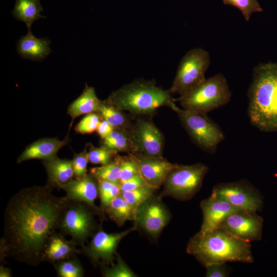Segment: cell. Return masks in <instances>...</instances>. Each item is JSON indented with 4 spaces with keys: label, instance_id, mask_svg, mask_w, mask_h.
Listing matches in <instances>:
<instances>
[{
    "label": "cell",
    "instance_id": "obj_1",
    "mask_svg": "<svg viewBox=\"0 0 277 277\" xmlns=\"http://www.w3.org/2000/svg\"><path fill=\"white\" fill-rule=\"evenodd\" d=\"M46 184L22 189L5 208L3 235L0 241L1 262L11 258L32 266L43 261L50 236L58 229L68 199L52 193Z\"/></svg>",
    "mask_w": 277,
    "mask_h": 277
},
{
    "label": "cell",
    "instance_id": "obj_2",
    "mask_svg": "<svg viewBox=\"0 0 277 277\" xmlns=\"http://www.w3.org/2000/svg\"><path fill=\"white\" fill-rule=\"evenodd\" d=\"M248 98L251 124L263 132L277 131V63L260 64L253 68Z\"/></svg>",
    "mask_w": 277,
    "mask_h": 277
},
{
    "label": "cell",
    "instance_id": "obj_3",
    "mask_svg": "<svg viewBox=\"0 0 277 277\" xmlns=\"http://www.w3.org/2000/svg\"><path fill=\"white\" fill-rule=\"evenodd\" d=\"M186 252L205 267L212 263H252L254 261L250 242L237 238L220 228L195 233L190 239Z\"/></svg>",
    "mask_w": 277,
    "mask_h": 277
},
{
    "label": "cell",
    "instance_id": "obj_4",
    "mask_svg": "<svg viewBox=\"0 0 277 277\" xmlns=\"http://www.w3.org/2000/svg\"><path fill=\"white\" fill-rule=\"evenodd\" d=\"M106 102L136 116L150 115L158 108L176 105L169 90L157 86L154 80L138 79L112 92Z\"/></svg>",
    "mask_w": 277,
    "mask_h": 277
},
{
    "label": "cell",
    "instance_id": "obj_5",
    "mask_svg": "<svg viewBox=\"0 0 277 277\" xmlns=\"http://www.w3.org/2000/svg\"><path fill=\"white\" fill-rule=\"evenodd\" d=\"M231 96L226 78L222 73H217L206 78L177 100L183 109L207 114L227 104Z\"/></svg>",
    "mask_w": 277,
    "mask_h": 277
},
{
    "label": "cell",
    "instance_id": "obj_6",
    "mask_svg": "<svg viewBox=\"0 0 277 277\" xmlns=\"http://www.w3.org/2000/svg\"><path fill=\"white\" fill-rule=\"evenodd\" d=\"M179 116L183 127L193 143L208 153L216 152L219 144L225 139L224 134L207 113L181 109L177 106L173 109Z\"/></svg>",
    "mask_w": 277,
    "mask_h": 277
},
{
    "label": "cell",
    "instance_id": "obj_7",
    "mask_svg": "<svg viewBox=\"0 0 277 277\" xmlns=\"http://www.w3.org/2000/svg\"><path fill=\"white\" fill-rule=\"evenodd\" d=\"M94 213L98 214L86 204L68 200L58 229L63 234L69 235L77 246L82 247L88 238L98 230Z\"/></svg>",
    "mask_w": 277,
    "mask_h": 277
},
{
    "label": "cell",
    "instance_id": "obj_8",
    "mask_svg": "<svg viewBox=\"0 0 277 277\" xmlns=\"http://www.w3.org/2000/svg\"><path fill=\"white\" fill-rule=\"evenodd\" d=\"M209 168L197 163L190 165L177 164L168 173L160 195L181 201L192 199L200 190Z\"/></svg>",
    "mask_w": 277,
    "mask_h": 277
},
{
    "label": "cell",
    "instance_id": "obj_9",
    "mask_svg": "<svg viewBox=\"0 0 277 277\" xmlns=\"http://www.w3.org/2000/svg\"><path fill=\"white\" fill-rule=\"evenodd\" d=\"M210 64L209 53L202 48L187 51L180 62L170 92L182 95L205 79Z\"/></svg>",
    "mask_w": 277,
    "mask_h": 277
},
{
    "label": "cell",
    "instance_id": "obj_10",
    "mask_svg": "<svg viewBox=\"0 0 277 277\" xmlns=\"http://www.w3.org/2000/svg\"><path fill=\"white\" fill-rule=\"evenodd\" d=\"M162 198L160 195L154 194L135 210L134 226L153 239L158 238L171 218V214Z\"/></svg>",
    "mask_w": 277,
    "mask_h": 277
},
{
    "label": "cell",
    "instance_id": "obj_11",
    "mask_svg": "<svg viewBox=\"0 0 277 277\" xmlns=\"http://www.w3.org/2000/svg\"><path fill=\"white\" fill-rule=\"evenodd\" d=\"M212 193L223 198L238 210L257 212L263 206L261 194L246 180L218 184L213 187Z\"/></svg>",
    "mask_w": 277,
    "mask_h": 277
},
{
    "label": "cell",
    "instance_id": "obj_12",
    "mask_svg": "<svg viewBox=\"0 0 277 277\" xmlns=\"http://www.w3.org/2000/svg\"><path fill=\"white\" fill-rule=\"evenodd\" d=\"M134 230H136L134 226L117 233L98 230L92 236L90 242L81 247V253L87 256L93 264L101 266L111 265L116 256V248L120 241Z\"/></svg>",
    "mask_w": 277,
    "mask_h": 277
},
{
    "label": "cell",
    "instance_id": "obj_13",
    "mask_svg": "<svg viewBox=\"0 0 277 277\" xmlns=\"http://www.w3.org/2000/svg\"><path fill=\"white\" fill-rule=\"evenodd\" d=\"M133 146V154L162 157L164 137L150 121L138 119L133 123L130 130Z\"/></svg>",
    "mask_w": 277,
    "mask_h": 277
},
{
    "label": "cell",
    "instance_id": "obj_14",
    "mask_svg": "<svg viewBox=\"0 0 277 277\" xmlns=\"http://www.w3.org/2000/svg\"><path fill=\"white\" fill-rule=\"evenodd\" d=\"M263 225V219L257 212L238 210L224 219L218 228L251 243L262 239Z\"/></svg>",
    "mask_w": 277,
    "mask_h": 277
},
{
    "label": "cell",
    "instance_id": "obj_15",
    "mask_svg": "<svg viewBox=\"0 0 277 277\" xmlns=\"http://www.w3.org/2000/svg\"><path fill=\"white\" fill-rule=\"evenodd\" d=\"M133 155L137 164L138 173L147 185L156 190L163 184L168 173L177 165L169 162L163 157Z\"/></svg>",
    "mask_w": 277,
    "mask_h": 277
},
{
    "label": "cell",
    "instance_id": "obj_16",
    "mask_svg": "<svg viewBox=\"0 0 277 277\" xmlns=\"http://www.w3.org/2000/svg\"><path fill=\"white\" fill-rule=\"evenodd\" d=\"M203 213V222L200 232L206 233L217 228L223 221L238 210L223 198L211 193L200 205Z\"/></svg>",
    "mask_w": 277,
    "mask_h": 277
},
{
    "label": "cell",
    "instance_id": "obj_17",
    "mask_svg": "<svg viewBox=\"0 0 277 277\" xmlns=\"http://www.w3.org/2000/svg\"><path fill=\"white\" fill-rule=\"evenodd\" d=\"M62 189L66 192L65 197L68 200L84 203L101 216L104 213L94 204L98 195V181L90 172L82 179L72 180Z\"/></svg>",
    "mask_w": 277,
    "mask_h": 277
},
{
    "label": "cell",
    "instance_id": "obj_18",
    "mask_svg": "<svg viewBox=\"0 0 277 277\" xmlns=\"http://www.w3.org/2000/svg\"><path fill=\"white\" fill-rule=\"evenodd\" d=\"M69 143L68 135L64 140L56 137L39 139L26 147L18 156L17 163L32 159L48 161L56 157L57 153Z\"/></svg>",
    "mask_w": 277,
    "mask_h": 277
},
{
    "label": "cell",
    "instance_id": "obj_19",
    "mask_svg": "<svg viewBox=\"0 0 277 277\" xmlns=\"http://www.w3.org/2000/svg\"><path fill=\"white\" fill-rule=\"evenodd\" d=\"M61 232H54L49 238L43 250V261L52 264L55 262L69 259L81 253L75 243L65 238Z\"/></svg>",
    "mask_w": 277,
    "mask_h": 277
},
{
    "label": "cell",
    "instance_id": "obj_20",
    "mask_svg": "<svg viewBox=\"0 0 277 277\" xmlns=\"http://www.w3.org/2000/svg\"><path fill=\"white\" fill-rule=\"evenodd\" d=\"M51 41L47 37L37 38L28 29L25 35L21 36L16 44V51L23 58L42 61L51 52Z\"/></svg>",
    "mask_w": 277,
    "mask_h": 277
},
{
    "label": "cell",
    "instance_id": "obj_21",
    "mask_svg": "<svg viewBox=\"0 0 277 277\" xmlns=\"http://www.w3.org/2000/svg\"><path fill=\"white\" fill-rule=\"evenodd\" d=\"M43 164L47 174V184L53 189H62L74 177L72 160L56 156L52 160L43 161Z\"/></svg>",
    "mask_w": 277,
    "mask_h": 277
},
{
    "label": "cell",
    "instance_id": "obj_22",
    "mask_svg": "<svg viewBox=\"0 0 277 277\" xmlns=\"http://www.w3.org/2000/svg\"><path fill=\"white\" fill-rule=\"evenodd\" d=\"M101 101L97 97L94 88L86 84L81 94L69 105L67 113L74 120L83 114L97 112Z\"/></svg>",
    "mask_w": 277,
    "mask_h": 277
},
{
    "label": "cell",
    "instance_id": "obj_23",
    "mask_svg": "<svg viewBox=\"0 0 277 277\" xmlns=\"http://www.w3.org/2000/svg\"><path fill=\"white\" fill-rule=\"evenodd\" d=\"M42 11L39 0H16L12 13L16 19L24 22L27 29H31V25L35 21L46 17L41 15Z\"/></svg>",
    "mask_w": 277,
    "mask_h": 277
},
{
    "label": "cell",
    "instance_id": "obj_24",
    "mask_svg": "<svg viewBox=\"0 0 277 277\" xmlns=\"http://www.w3.org/2000/svg\"><path fill=\"white\" fill-rule=\"evenodd\" d=\"M101 146L116 153L132 154L133 146L130 131L114 128L109 135L101 139Z\"/></svg>",
    "mask_w": 277,
    "mask_h": 277
},
{
    "label": "cell",
    "instance_id": "obj_25",
    "mask_svg": "<svg viewBox=\"0 0 277 277\" xmlns=\"http://www.w3.org/2000/svg\"><path fill=\"white\" fill-rule=\"evenodd\" d=\"M97 113L101 118L108 122L114 128L130 131L133 123L126 113L105 101H102Z\"/></svg>",
    "mask_w": 277,
    "mask_h": 277
},
{
    "label": "cell",
    "instance_id": "obj_26",
    "mask_svg": "<svg viewBox=\"0 0 277 277\" xmlns=\"http://www.w3.org/2000/svg\"><path fill=\"white\" fill-rule=\"evenodd\" d=\"M105 213L121 227L127 221H134L135 209L119 194L111 201Z\"/></svg>",
    "mask_w": 277,
    "mask_h": 277
},
{
    "label": "cell",
    "instance_id": "obj_27",
    "mask_svg": "<svg viewBox=\"0 0 277 277\" xmlns=\"http://www.w3.org/2000/svg\"><path fill=\"white\" fill-rule=\"evenodd\" d=\"M121 156L117 154L109 163L91 168L90 173L97 180L120 182Z\"/></svg>",
    "mask_w": 277,
    "mask_h": 277
},
{
    "label": "cell",
    "instance_id": "obj_28",
    "mask_svg": "<svg viewBox=\"0 0 277 277\" xmlns=\"http://www.w3.org/2000/svg\"><path fill=\"white\" fill-rule=\"evenodd\" d=\"M52 264L57 276L83 277L85 275L84 268L76 256L55 262Z\"/></svg>",
    "mask_w": 277,
    "mask_h": 277
},
{
    "label": "cell",
    "instance_id": "obj_29",
    "mask_svg": "<svg viewBox=\"0 0 277 277\" xmlns=\"http://www.w3.org/2000/svg\"><path fill=\"white\" fill-rule=\"evenodd\" d=\"M98 181V196L100 199V208L105 213V210L120 192V183L107 181Z\"/></svg>",
    "mask_w": 277,
    "mask_h": 277
},
{
    "label": "cell",
    "instance_id": "obj_30",
    "mask_svg": "<svg viewBox=\"0 0 277 277\" xmlns=\"http://www.w3.org/2000/svg\"><path fill=\"white\" fill-rule=\"evenodd\" d=\"M156 190L146 185L131 191L121 192L120 194L136 210L139 205L153 195Z\"/></svg>",
    "mask_w": 277,
    "mask_h": 277
},
{
    "label": "cell",
    "instance_id": "obj_31",
    "mask_svg": "<svg viewBox=\"0 0 277 277\" xmlns=\"http://www.w3.org/2000/svg\"><path fill=\"white\" fill-rule=\"evenodd\" d=\"M108 266H102L101 273L105 277H135L136 274L129 268L123 259L116 255V263Z\"/></svg>",
    "mask_w": 277,
    "mask_h": 277
},
{
    "label": "cell",
    "instance_id": "obj_32",
    "mask_svg": "<svg viewBox=\"0 0 277 277\" xmlns=\"http://www.w3.org/2000/svg\"><path fill=\"white\" fill-rule=\"evenodd\" d=\"M226 5H231L240 10L245 19L249 21L252 14L255 12H261L263 9L258 0H222Z\"/></svg>",
    "mask_w": 277,
    "mask_h": 277
},
{
    "label": "cell",
    "instance_id": "obj_33",
    "mask_svg": "<svg viewBox=\"0 0 277 277\" xmlns=\"http://www.w3.org/2000/svg\"><path fill=\"white\" fill-rule=\"evenodd\" d=\"M117 153L107 149L102 146L95 147L89 146V162L92 164L103 165L112 161Z\"/></svg>",
    "mask_w": 277,
    "mask_h": 277
},
{
    "label": "cell",
    "instance_id": "obj_34",
    "mask_svg": "<svg viewBox=\"0 0 277 277\" xmlns=\"http://www.w3.org/2000/svg\"><path fill=\"white\" fill-rule=\"evenodd\" d=\"M101 120L97 112L86 114L75 127L74 130L77 133L82 134H91L96 130Z\"/></svg>",
    "mask_w": 277,
    "mask_h": 277
},
{
    "label": "cell",
    "instance_id": "obj_35",
    "mask_svg": "<svg viewBox=\"0 0 277 277\" xmlns=\"http://www.w3.org/2000/svg\"><path fill=\"white\" fill-rule=\"evenodd\" d=\"M138 173L137 164L134 155L128 154L121 156L120 182H124Z\"/></svg>",
    "mask_w": 277,
    "mask_h": 277
},
{
    "label": "cell",
    "instance_id": "obj_36",
    "mask_svg": "<svg viewBox=\"0 0 277 277\" xmlns=\"http://www.w3.org/2000/svg\"><path fill=\"white\" fill-rule=\"evenodd\" d=\"M88 162V152L87 151L86 147L82 152L74 155L72 164L75 179H80L87 174Z\"/></svg>",
    "mask_w": 277,
    "mask_h": 277
},
{
    "label": "cell",
    "instance_id": "obj_37",
    "mask_svg": "<svg viewBox=\"0 0 277 277\" xmlns=\"http://www.w3.org/2000/svg\"><path fill=\"white\" fill-rule=\"evenodd\" d=\"M206 277H226L229 270L226 263H212L205 266Z\"/></svg>",
    "mask_w": 277,
    "mask_h": 277
},
{
    "label": "cell",
    "instance_id": "obj_38",
    "mask_svg": "<svg viewBox=\"0 0 277 277\" xmlns=\"http://www.w3.org/2000/svg\"><path fill=\"white\" fill-rule=\"evenodd\" d=\"M146 183L139 173L120 183L121 192L134 190L146 185Z\"/></svg>",
    "mask_w": 277,
    "mask_h": 277
},
{
    "label": "cell",
    "instance_id": "obj_39",
    "mask_svg": "<svg viewBox=\"0 0 277 277\" xmlns=\"http://www.w3.org/2000/svg\"><path fill=\"white\" fill-rule=\"evenodd\" d=\"M114 128L105 120L102 118L100 122L96 131L101 139L109 135Z\"/></svg>",
    "mask_w": 277,
    "mask_h": 277
},
{
    "label": "cell",
    "instance_id": "obj_40",
    "mask_svg": "<svg viewBox=\"0 0 277 277\" xmlns=\"http://www.w3.org/2000/svg\"><path fill=\"white\" fill-rule=\"evenodd\" d=\"M0 276L1 277H11L12 276V272L10 268L5 267L3 265L0 267Z\"/></svg>",
    "mask_w": 277,
    "mask_h": 277
}]
</instances>
